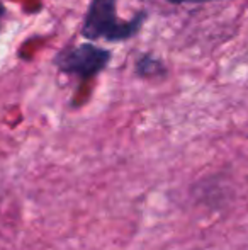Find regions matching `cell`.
Masks as SVG:
<instances>
[{
    "label": "cell",
    "mask_w": 248,
    "mask_h": 250,
    "mask_svg": "<svg viewBox=\"0 0 248 250\" xmlns=\"http://www.w3.org/2000/svg\"><path fill=\"white\" fill-rule=\"evenodd\" d=\"M148 17L150 12L143 9L131 19H121L117 14V0H90L80 27V36L87 41L124 43L138 36Z\"/></svg>",
    "instance_id": "6da1fadb"
},
{
    "label": "cell",
    "mask_w": 248,
    "mask_h": 250,
    "mask_svg": "<svg viewBox=\"0 0 248 250\" xmlns=\"http://www.w3.org/2000/svg\"><path fill=\"white\" fill-rule=\"evenodd\" d=\"M111 60L113 51L89 41L60 50L53 56V65L60 73L80 80H90L100 75L109 66Z\"/></svg>",
    "instance_id": "7a4b0ae2"
},
{
    "label": "cell",
    "mask_w": 248,
    "mask_h": 250,
    "mask_svg": "<svg viewBox=\"0 0 248 250\" xmlns=\"http://www.w3.org/2000/svg\"><path fill=\"white\" fill-rule=\"evenodd\" d=\"M134 75L143 80L163 79L167 75V65L153 53H139L134 60Z\"/></svg>",
    "instance_id": "3957f363"
},
{
    "label": "cell",
    "mask_w": 248,
    "mask_h": 250,
    "mask_svg": "<svg viewBox=\"0 0 248 250\" xmlns=\"http://www.w3.org/2000/svg\"><path fill=\"white\" fill-rule=\"evenodd\" d=\"M172 5H195V3H208V2H223V0H167Z\"/></svg>",
    "instance_id": "277c9868"
},
{
    "label": "cell",
    "mask_w": 248,
    "mask_h": 250,
    "mask_svg": "<svg viewBox=\"0 0 248 250\" xmlns=\"http://www.w3.org/2000/svg\"><path fill=\"white\" fill-rule=\"evenodd\" d=\"M5 14H7V7H5V3L0 0V31H2V22H3V17H5Z\"/></svg>",
    "instance_id": "5b68a950"
}]
</instances>
